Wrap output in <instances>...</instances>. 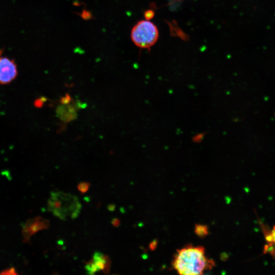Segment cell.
Masks as SVG:
<instances>
[{
	"label": "cell",
	"instance_id": "12",
	"mask_svg": "<svg viewBox=\"0 0 275 275\" xmlns=\"http://www.w3.org/2000/svg\"><path fill=\"white\" fill-rule=\"evenodd\" d=\"M45 101V98H41L35 99L34 102V106L37 108L41 107L43 105V102Z\"/></svg>",
	"mask_w": 275,
	"mask_h": 275
},
{
	"label": "cell",
	"instance_id": "15",
	"mask_svg": "<svg viewBox=\"0 0 275 275\" xmlns=\"http://www.w3.org/2000/svg\"><path fill=\"white\" fill-rule=\"evenodd\" d=\"M107 208L109 211L113 212L115 210L116 205L113 204H111L107 206Z\"/></svg>",
	"mask_w": 275,
	"mask_h": 275
},
{
	"label": "cell",
	"instance_id": "1",
	"mask_svg": "<svg viewBox=\"0 0 275 275\" xmlns=\"http://www.w3.org/2000/svg\"><path fill=\"white\" fill-rule=\"evenodd\" d=\"M172 266L179 275H203L214 265L201 246L186 245L177 251Z\"/></svg>",
	"mask_w": 275,
	"mask_h": 275
},
{
	"label": "cell",
	"instance_id": "3",
	"mask_svg": "<svg viewBox=\"0 0 275 275\" xmlns=\"http://www.w3.org/2000/svg\"><path fill=\"white\" fill-rule=\"evenodd\" d=\"M111 265V259L107 255L100 252H95L92 258L86 262L85 269L89 275H95L99 271L108 273Z\"/></svg>",
	"mask_w": 275,
	"mask_h": 275
},
{
	"label": "cell",
	"instance_id": "5",
	"mask_svg": "<svg viewBox=\"0 0 275 275\" xmlns=\"http://www.w3.org/2000/svg\"><path fill=\"white\" fill-rule=\"evenodd\" d=\"M26 224V227L24 229V237L26 239L37 231L48 227L49 222L42 217H38L30 221Z\"/></svg>",
	"mask_w": 275,
	"mask_h": 275
},
{
	"label": "cell",
	"instance_id": "4",
	"mask_svg": "<svg viewBox=\"0 0 275 275\" xmlns=\"http://www.w3.org/2000/svg\"><path fill=\"white\" fill-rule=\"evenodd\" d=\"M17 65L13 59L0 57V84L7 85L17 77Z\"/></svg>",
	"mask_w": 275,
	"mask_h": 275
},
{
	"label": "cell",
	"instance_id": "9",
	"mask_svg": "<svg viewBox=\"0 0 275 275\" xmlns=\"http://www.w3.org/2000/svg\"><path fill=\"white\" fill-rule=\"evenodd\" d=\"M183 0H169V5L172 10H175L180 7Z\"/></svg>",
	"mask_w": 275,
	"mask_h": 275
},
{
	"label": "cell",
	"instance_id": "7",
	"mask_svg": "<svg viewBox=\"0 0 275 275\" xmlns=\"http://www.w3.org/2000/svg\"><path fill=\"white\" fill-rule=\"evenodd\" d=\"M90 187V183L88 182H81L77 185V189L81 194L87 193Z\"/></svg>",
	"mask_w": 275,
	"mask_h": 275
},
{
	"label": "cell",
	"instance_id": "17",
	"mask_svg": "<svg viewBox=\"0 0 275 275\" xmlns=\"http://www.w3.org/2000/svg\"><path fill=\"white\" fill-rule=\"evenodd\" d=\"M3 53V50L0 49V57H1Z\"/></svg>",
	"mask_w": 275,
	"mask_h": 275
},
{
	"label": "cell",
	"instance_id": "16",
	"mask_svg": "<svg viewBox=\"0 0 275 275\" xmlns=\"http://www.w3.org/2000/svg\"><path fill=\"white\" fill-rule=\"evenodd\" d=\"M156 245V242L155 241H154L152 242L150 244V249L151 250H154L155 248V246Z\"/></svg>",
	"mask_w": 275,
	"mask_h": 275
},
{
	"label": "cell",
	"instance_id": "13",
	"mask_svg": "<svg viewBox=\"0 0 275 275\" xmlns=\"http://www.w3.org/2000/svg\"><path fill=\"white\" fill-rule=\"evenodd\" d=\"M111 224L113 227L118 228L120 226L121 222L119 218H114L111 221Z\"/></svg>",
	"mask_w": 275,
	"mask_h": 275
},
{
	"label": "cell",
	"instance_id": "10",
	"mask_svg": "<svg viewBox=\"0 0 275 275\" xmlns=\"http://www.w3.org/2000/svg\"><path fill=\"white\" fill-rule=\"evenodd\" d=\"M0 275H18V274L14 268L11 267L2 271Z\"/></svg>",
	"mask_w": 275,
	"mask_h": 275
},
{
	"label": "cell",
	"instance_id": "2",
	"mask_svg": "<svg viewBox=\"0 0 275 275\" xmlns=\"http://www.w3.org/2000/svg\"><path fill=\"white\" fill-rule=\"evenodd\" d=\"M158 36L156 26L147 20L138 21L132 28L130 34L133 43L141 48H150L157 42Z\"/></svg>",
	"mask_w": 275,
	"mask_h": 275
},
{
	"label": "cell",
	"instance_id": "14",
	"mask_svg": "<svg viewBox=\"0 0 275 275\" xmlns=\"http://www.w3.org/2000/svg\"><path fill=\"white\" fill-rule=\"evenodd\" d=\"M82 14L83 15L82 16V17L85 19H90V17L91 16V15L90 14V13H89V12H88L87 11H84L82 12Z\"/></svg>",
	"mask_w": 275,
	"mask_h": 275
},
{
	"label": "cell",
	"instance_id": "8",
	"mask_svg": "<svg viewBox=\"0 0 275 275\" xmlns=\"http://www.w3.org/2000/svg\"><path fill=\"white\" fill-rule=\"evenodd\" d=\"M207 229L204 226L199 225L196 228V233L200 236H204L207 234Z\"/></svg>",
	"mask_w": 275,
	"mask_h": 275
},
{
	"label": "cell",
	"instance_id": "11",
	"mask_svg": "<svg viewBox=\"0 0 275 275\" xmlns=\"http://www.w3.org/2000/svg\"><path fill=\"white\" fill-rule=\"evenodd\" d=\"M144 15L147 20H150L153 18L155 13L152 10H148L145 11Z\"/></svg>",
	"mask_w": 275,
	"mask_h": 275
},
{
	"label": "cell",
	"instance_id": "6",
	"mask_svg": "<svg viewBox=\"0 0 275 275\" xmlns=\"http://www.w3.org/2000/svg\"><path fill=\"white\" fill-rule=\"evenodd\" d=\"M263 233L266 244L264 247V252L275 256V225L271 229L263 228Z\"/></svg>",
	"mask_w": 275,
	"mask_h": 275
}]
</instances>
